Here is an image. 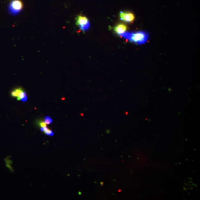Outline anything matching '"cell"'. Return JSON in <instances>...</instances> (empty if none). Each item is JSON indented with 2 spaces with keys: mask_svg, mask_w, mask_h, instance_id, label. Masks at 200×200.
Segmentation results:
<instances>
[{
  "mask_svg": "<svg viewBox=\"0 0 200 200\" xmlns=\"http://www.w3.org/2000/svg\"><path fill=\"white\" fill-rule=\"evenodd\" d=\"M23 7V3L20 0H13L10 4L9 11L11 13H16L21 11Z\"/></svg>",
  "mask_w": 200,
  "mask_h": 200,
  "instance_id": "3957f363",
  "label": "cell"
},
{
  "mask_svg": "<svg viewBox=\"0 0 200 200\" xmlns=\"http://www.w3.org/2000/svg\"><path fill=\"white\" fill-rule=\"evenodd\" d=\"M76 21L77 25L82 31H86L90 28V23L86 17L81 15H78L77 17Z\"/></svg>",
  "mask_w": 200,
  "mask_h": 200,
  "instance_id": "7a4b0ae2",
  "label": "cell"
},
{
  "mask_svg": "<svg viewBox=\"0 0 200 200\" xmlns=\"http://www.w3.org/2000/svg\"><path fill=\"white\" fill-rule=\"evenodd\" d=\"M128 27L127 25L123 24H118L114 28V32L116 34L119 35L123 34V33L126 32L127 30Z\"/></svg>",
  "mask_w": 200,
  "mask_h": 200,
  "instance_id": "5b68a950",
  "label": "cell"
},
{
  "mask_svg": "<svg viewBox=\"0 0 200 200\" xmlns=\"http://www.w3.org/2000/svg\"><path fill=\"white\" fill-rule=\"evenodd\" d=\"M27 99H28V98H27V97L26 96L24 97V98H23L22 99H21V101H22L24 102L26 101L27 100Z\"/></svg>",
  "mask_w": 200,
  "mask_h": 200,
  "instance_id": "8fae6325",
  "label": "cell"
},
{
  "mask_svg": "<svg viewBox=\"0 0 200 200\" xmlns=\"http://www.w3.org/2000/svg\"><path fill=\"white\" fill-rule=\"evenodd\" d=\"M39 124L40 127L41 128H44V127H46V124L44 122H40Z\"/></svg>",
  "mask_w": 200,
  "mask_h": 200,
  "instance_id": "30bf717a",
  "label": "cell"
},
{
  "mask_svg": "<svg viewBox=\"0 0 200 200\" xmlns=\"http://www.w3.org/2000/svg\"><path fill=\"white\" fill-rule=\"evenodd\" d=\"M120 36L133 43L138 44H144L149 38L148 33L140 31L125 32L120 35Z\"/></svg>",
  "mask_w": 200,
  "mask_h": 200,
  "instance_id": "6da1fadb",
  "label": "cell"
},
{
  "mask_svg": "<svg viewBox=\"0 0 200 200\" xmlns=\"http://www.w3.org/2000/svg\"><path fill=\"white\" fill-rule=\"evenodd\" d=\"M40 131L44 132V133L46 135L50 136H53L54 135V133L51 130L49 129L47 127L44 128H41Z\"/></svg>",
  "mask_w": 200,
  "mask_h": 200,
  "instance_id": "8992f818",
  "label": "cell"
},
{
  "mask_svg": "<svg viewBox=\"0 0 200 200\" xmlns=\"http://www.w3.org/2000/svg\"><path fill=\"white\" fill-rule=\"evenodd\" d=\"M24 91L23 90L22 88H18L15 89L14 91H12L11 92V96L13 97H17L19 96L21 93L23 92Z\"/></svg>",
  "mask_w": 200,
  "mask_h": 200,
  "instance_id": "52a82bcc",
  "label": "cell"
},
{
  "mask_svg": "<svg viewBox=\"0 0 200 200\" xmlns=\"http://www.w3.org/2000/svg\"><path fill=\"white\" fill-rule=\"evenodd\" d=\"M119 17L120 20L127 23L133 22L135 19L134 14L130 12L120 11Z\"/></svg>",
  "mask_w": 200,
  "mask_h": 200,
  "instance_id": "277c9868",
  "label": "cell"
},
{
  "mask_svg": "<svg viewBox=\"0 0 200 200\" xmlns=\"http://www.w3.org/2000/svg\"><path fill=\"white\" fill-rule=\"evenodd\" d=\"M26 96V93L24 91L23 92L21 93L19 95V96L17 97V100H21V99Z\"/></svg>",
  "mask_w": 200,
  "mask_h": 200,
  "instance_id": "9c48e42d",
  "label": "cell"
},
{
  "mask_svg": "<svg viewBox=\"0 0 200 200\" xmlns=\"http://www.w3.org/2000/svg\"><path fill=\"white\" fill-rule=\"evenodd\" d=\"M44 122L46 125H49L52 122V120L49 116H46L44 118Z\"/></svg>",
  "mask_w": 200,
  "mask_h": 200,
  "instance_id": "ba28073f",
  "label": "cell"
}]
</instances>
